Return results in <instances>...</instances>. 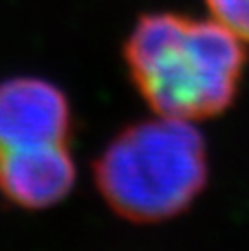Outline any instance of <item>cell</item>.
Here are the masks:
<instances>
[{
  "mask_svg": "<svg viewBox=\"0 0 249 251\" xmlns=\"http://www.w3.org/2000/svg\"><path fill=\"white\" fill-rule=\"evenodd\" d=\"M137 91L159 117L210 119L236 100L247 53L216 20L148 13L124 44Z\"/></svg>",
  "mask_w": 249,
  "mask_h": 251,
  "instance_id": "obj_1",
  "label": "cell"
},
{
  "mask_svg": "<svg viewBox=\"0 0 249 251\" xmlns=\"http://www.w3.org/2000/svg\"><path fill=\"white\" fill-rule=\"evenodd\" d=\"M100 194L130 223L179 216L207 183V148L192 122L161 117L128 126L93 165Z\"/></svg>",
  "mask_w": 249,
  "mask_h": 251,
  "instance_id": "obj_2",
  "label": "cell"
},
{
  "mask_svg": "<svg viewBox=\"0 0 249 251\" xmlns=\"http://www.w3.org/2000/svg\"><path fill=\"white\" fill-rule=\"evenodd\" d=\"M71 106L47 79L13 77L0 84V152L69 143Z\"/></svg>",
  "mask_w": 249,
  "mask_h": 251,
  "instance_id": "obj_3",
  "label": "cell"
},
{
  "mask_svg": "<svg viewBox=\"0 0 249 251\" xmlns=\"http://www.w3.org/2000/svg\"><path fill=\"white\" fill-rule=\"evenodd\" d=\"M75 185L69 143L0 152V192L26 209L60 203Z\"/></svg>",
  "mask_w": 249,
  "mask_h": 251,
  "instance_id": "obj_4",
  "label": "cell"
},
{
  "mask_svg": "<svg viewBox=\"0 0 249 251\" xmlns=\"http://www.w3.org/2000/svg\"><path fill=\"white\" fill-rule=\"evenodd\" d=\"M216 22L238 40L249 42V0H205Z\"/></svg>",
  "mask_w": 249,
  "mask_h": 251,
  "instance_id": "obj_5",
  "label": "cell"
}]
</instances>
